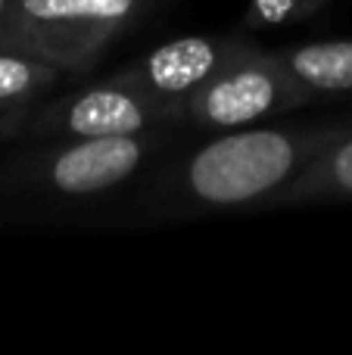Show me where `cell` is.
<instances>
[{"label": "cell", "instance_id": "1", "mask_svg": "<svg viewBox=\"0 0 352 355\" xmlns=\"http://www.w3.org/2000/svg\"><path fill=\"white\" fill-rule=\"evenodd\" d=\"M352 131V116L306 125H247L222 131L191 153L166 162L147 187L159 215H197L222 209L272 206L274 196Z\"/></svg>", "mask_w": 352, "mask_h": 355}, {"label": "cell", "instance_id": "2", "mask_svg": "<svg viewBox=\"0 0 352 355\" xmlns=\"http://www.w3.org/2000/svg\"><path fill=\"white\" fill-rule=\"evenodd\" d=\"M172 128L118 137L35 141L0 166V193L37 200H91L118 190L168 141Z\"/></svg>", "mask_w": 352, "mask_h": 355}, {"label": "cell", "instance_id": "3", "mask_svg": "<svg viewBox=\"0 0 352 355\" xmlns=\"http://www.w3.org/2000/svg\"><path fill=\"white\" fill-rule=\"evenodd\" d=\"M162 3L166 0H12L0 47L35 53L78 78Z\"/></svg>", "mask_w": 352, "mask_h": 355}, {"label": "cell", "instance_id": "4", "mask_svg": "<svg viewBox=\"0 0 352 355\" xmlns=\"http://www.w3.org/2000/svg\"><path fill=\"white\" fill-rule=\"evenodd\" d=\"M315 97L284 66L278 50L253 44L225 69H218L203 87L181 100L175 110V128L231 131L247 128L262 119L312 106Z\"/></svg>", "mask_w": 352, "mask_h": 355}, {"label": "cell", "instance_id": "5", "mask_svg": "<svg viewBox=\"0 0 352 355\" xmlns=\"http://www.w3.org/2000/svg\"><path fill=\"white\" fill-rule=\"evenodd\" d=\"M156 128H175V112L112 72L94 85H81L60 97H44L41 103H35L22 137L35 144L56 137L143 135Z\"/></svg>", "mask_w": 352, "mask_h": 355}, {"label": "cell", "instance_id": "6", "mask_svg": "<svg viewBox=\"0 0 352 355\" xmlns=\"http://www.w3.org/2000/svg\"><path fill=\"white\" fill-rule=\"evenodd\" d=\"M253 44L256 37L249 28L218 31V35H181L147 50L143 56H137L134 62L116 69V72L137 91H143L156 103L175 112L181 100H187L218 69H225Z\"/></svg>", "mask_w": 352, "mask_h": 355}, {"label": "cell", "instance_id": "7", "mask_svg": "<svg viewBox=\"0 0 352 355\" xmlns=\"http://www.w3.org/2000/svg\"><path fill=\"white\" fill-rule=\"evenodd\" d=\"M284 66L318 100L352 97V37H324V41L293 44L278 50Z\"/></svg>", "mask_w": 352, "mask_h": 355}, {"label": "cell", "instance_id": "8", "mask_svg": "<svg viewBox=\"0 0 352 355\" xmlns=\"http://www.w3.org/2000/svg\"><path fill=\"white\" fill-rule=\"evenodd\" d=\"M322 202H352V131L331 144L309 162L297 181H290L272 206H322Z\"/></svg>", "mask_w": 352, "mask_h": 355}, {"label": "cell", "instance_id": "9", "mask_svg": "<svg viewBox=\"0 0 352 355\" xmlns=\"http://www.w3.org/2000/svg\"><path fill=\"white\" fill-rule=\"evenodd\" d=\"M72 75H66L60 66L41 56L0 47V112L41 103L44 97H50V91H56Z\"/></svg>", "mask_w": 352, "mask_h": 355}, {"label": "cell", "instance_id": "10", "mask_svg": "<svg viewBox=\"0 0 352 355\" xmlns=\"http://www.w3.org/2000/svg\"><path fill=\"white\" fill-rule=\"evenodd\" d=\"M331 0H249L243 28L249 31H268V28H287L315 19L324 12Z\"/></svg>", "mask_w": 352, "mask_h": 355}, {"label": "cell", "instance_id": "11", "mask_svg": "<svg viewBox=\"0 0 352 355\" xmlns=\"http://www.w3.org/2000/svg\"><path fill=\"white\" fill-rule=\"evenodd\" d=\"M28 112H31V106L0 112V144L12 141V137H22V128H25V122H28Z\"/></svg>", "mask_w": 352, "mask_h": 355}, {"label": "cell", "instance_id": "12", "mask_svg": "<svg viewBox=\"0 0 352 355\" xmlns=\"http://www.w3.org/2000/svg\"><path fill=\"white\" fill-rule=\"evenodd\" d=\"M10 10H12V0H0V37H3L6 22H10Z\"/></svg>", "mask_w": 352, "mask_h": 355}]
</instances>
